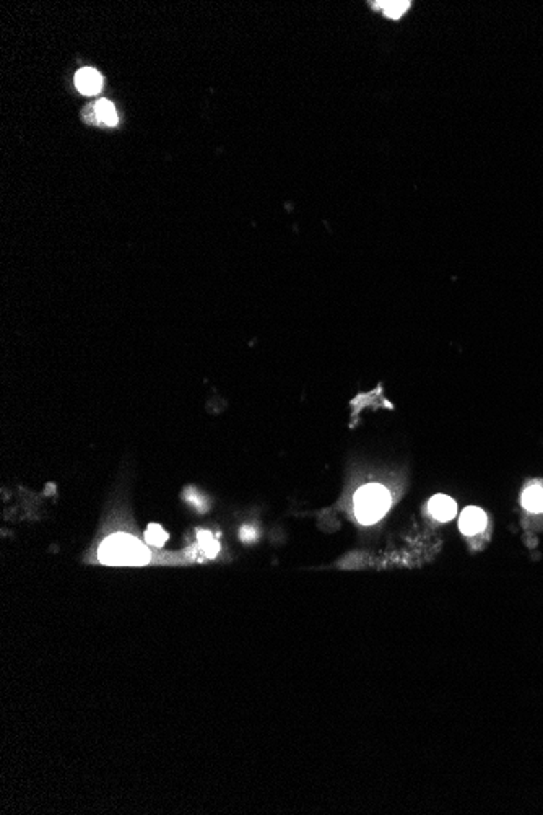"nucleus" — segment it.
Here are the masks:
<instances>
[{"instance_id":"0eeeda50","label":"nucleus","mask_w":543,"mask_h":815,"mask_svg":"<svg viewBox=\"0 0 543 815\" xmlns=\"http://www.w3.org/2000/svg\"><path fill=\"white\" fill-rule=\"evenodd\" d=\"M522 506L531 513H542L543 511V487L531 485L522 493Z\"/></svg>"},{"instance_id":"423d86ee","label":"nucleus","mask_w":543,"mask_h":815,"mask_svg":"<svg viewBox=\"0 0 543 815\" xmlns=\"http://www.w3.org/2000/svg\"><path fill=\"white\" fill-rule=\"evenodd\" d=\"M371 5L374 10L381 12L386 19L400 20L412 8V2L410 0H382V2H373Z\"/></svg>"},{"instance_id":"7ed1b4c3","label":"nucleus","mask_w":543,"mask_h":815,"mask_svg":"<svg viewBox=\"0 0 543 815\" xmlns=\"http://www.w3.org/2000/svg\"><path fill=\"white\" fill-rule=\"evenodd\" d=\"M75 87L82 95L93 96L100 93L101 88H103V77L98 73V70L85 67L78 70L77 75H75Z\"/></svg>"},{"instance_id":"f8f14e48","label":"nucleus","mask_w":543,"mask_h":815,"mask_svg":"<svg viewBox=\"0 0 543 815\" xmlns=\"http://www.w3.org/2000/svg\"><path fill=\"white\" fill-rule=\"evenodd\" d=\"M255 536H257V532H255L254 527H242V531H241L242 540L251 542V540L255 539Z\"/></svg>"},{"instance_id":"1a4fd4ad","label":"nucleus","mask_w":543,"mask_h":815,"mask_svg":"<svg viewBox=\"0 0 543 815\" xmlns=\"http://www.w3.org/2000/svg\"><path fill=\"white\" fill-rule=\"evenodd\" d=\"M198 544H200V547L205 552L207 557H215L220 550V544L210 532H198Z\"/></svg>"},{"instance_id":"39448f33","label":"nucleus","mask_w":543,"mask_h":815,"mask_svg":"<svg viewBox=\"0 0 543 815\" xmlns=\"http://www.w3.org/2000/svg\"><path fill=\"white\" fill-rule=\"evenodd\" d=\"M428 508H430V513L438 519V521H451V519L456 516L457 511V506L454 503L452 498L446 495L432 496Z\"/></svg>"},{"instance_id":"9d476101","label":"nucleus","mask_w":543,"mask_h":815,"mask_svg":"<svg viewBox=\"0 0 543 815\" xmlns=\"http://www.w3.org/2000/svg\"><path fill=\"white\" fill-rule=\"evenodd\" d=\"M145 539H147L150 545L161 547V545L165 544L167 539V534L161 529V526H158V524H150L147 532H145Z\"/></svg>"},{"instance_id":"f257e3e1","label":"nucleus","mask_w":543,"mask_h":815,"mask_svg":"<svg viewBox=\"0 0 543 815\" xmlns=\"http://www.w3.org/2000/svg\"><path fill=\"white\" fill-rule=\"evenodd\" d=\"M100 558L109 565H145L150 560V553L135 537L116 534L103 542Z\"/></svg>"},{"instance_id":"9b49d317","label":"nucleus","mask_w":543,"mask_h":815,"mask_svg":"<svg viewBox=\"0 0 543 815\" xmlns=\"http://www.w3.org/2000/svg\"><path fill=\"white\" fill-rule=\"evenodd\" d=\"M185 498H187V501H191V503L196 506L197 509H204L205 508V498L200 496L198 493L194 490V488H189L187 492H185Z\"/></svg>"},{"instance_id":"f03ea898","label":"nucleus","mask_w":543,"mask_h":815,"mask_svg":"<svg viewBox=\"0 0 543 815\" xmlns=\"http://www.w3.org/2000/svg\"><path fill=\"white\" fill-rule=\"evenodd\" d=\"M391 505L389 492L381 485H366L355 495L356 518L365 524H373L384 516Z\"/></svg>"},{"instance_id":"6e6552de","label":"nucleus","mask_w":543,"mask_h":815,"mask_svg":"<svg viewBox=\"0 0 543 815\" xmlns=\"http://www.w3.org/2000/svg\"><path fill=\"white\" fill-rule=\"evenodd\" d=\"M95 113H96V119H98L100 122H103L106 126H116L117 124V113H116V108H114V104L111 101L108 100H101L98 103L95 104Z\"/></svg>"},{"instance_id":"20e7f679","label":"nucleus","mask_w":543,"mask_h":815,"mask_svg":"<svg viewBox=\"0 0 543 815\" xmlns=\"http://www.w3.org/2000/svg\"><path fill=\"white\" fill-rule=\"evenodd\" d=\"M459 526H461V531L463 532V534H467V536L478 534V532H482L485 529V526H487V514H485L482 509L475 508V506H470V508L463 509V513L461 514V521H459Z\"/></svg>"}]
</instances>
